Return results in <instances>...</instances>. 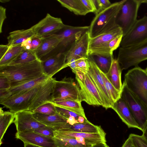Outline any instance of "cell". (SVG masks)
Masks as SVG:
<instances>
[{"instance_id":"cell-26","label":"cell","mask_w":147,"mask_h":147,"mask_svg":"<svg viewBox=\"0 0 147 147\" xmlns=\"http://www.w3.org/2000/svg\"><path fill=\"white\" fill-rule=\"evenodd\" d=\"M61 130L66 131L91 134L105 132L100 126L94 125L90 121L82 123H77L72 125H71L68 128L63 129Z\"/></svg>"},{"instance_id":"cell-8","label":"cell","mask_w":147,"mask_h":147,"mask_svg":"<svg viewBox=\"0 0 147 147\" xmlns=\"http://www.w3.org/2000/svg\"><path fill=\"white\" fill-rule=\"evenodd\" d=\"M51 97L54 102L67 100L80 101L79 88L71 78L65 77L60 81L56 80Z\"/></svg>"},{"instance_id":"cell-29","label":"cell","mask_w":147,"mask_h":147,"mask_svg":"<svg viewBox=\"0 0 147 147\" xmlns=\"http://www.w3.org/2000/svg\"><path fill=\"white\" fill-rule=\"evenodd\" d=\"M15 113L11 111H4L0 108V145L2 140L8 127L13 123Z\"/></svg>"},{"instance_id":"cell-18","label":"cell","mask_w":147,"mask_h":147,"mask_svg":"<svg viewBox=\"0 0 147 147\" xmlns=\"http://www.w3.org/2000/svg\"><path fill=\"white\" fill-rule=\"evenodd\" d=\"M33 115L37 120L46 126L51 128L54 131L68 128L71 125L67 122V118L57 112L53 115L33 113Z\"/></svg>"},{"instance_id":"cell-22","label":"cell","mask_w":147,"mask_h":147,"mask_svg":"<svg viewBox=\"0 0 147 147\" xmlns=\"http://www.w3.org/2000/svg\"><path fill=\"white\" fill-rule=\"evenodd\" d=\"M54 135L67 137L82 138L90 141L95 144L100 143L106 142V134L105 132L91 134L80 132L66 131L59 130L54 131Z\"/></svg>"},{"instance_id":"cell-33","label":"cell","mask_w":147,"mask_h":147,"mask_svg":"<svg viewBox=\"0 0 147 147\" xmlns=\"http://www.w3.org/2000/svg\"><path fill=\"white\" fill-rule=\"evenodd\" d=\"M54 140L57 147H92L83 145L74 138L54 135Z\"/></svg>"},{"instance_id":"cell-12","label":"cell","mask_w":147,"mask_h":147,"mask_svg":"<svg viewBox=\"0 0 147 147\" xmlns=\"http://www.w3.org/2000/svg\"><path fill=\"white\" fill-rule=\"evenodd\" d=\"M88 58L90 66L88 73L99 92L102 102V106L106 109L112 108L114 102L107 90L100 70L94 61Z\"/></svg>"},{"instance_id":"cell-21","label":"cell","mask_w":147,"mask_h":147,"mask_svg":"<svg viewBox=\"0 0 147 147\" xmlns=\"http://www.w3.org/2000/svg\"><path fill=\"white\" fill-rule=\"evenodd\" d=\"M123 34L121 29L117 26L112 29L90 39L89 51L98 48L117 36Z\"/></svg>"},{"instance_id":"cell-35","label":"cell","mask_w":147,"mask_h":147,"mask_svg":"<svg viewBox=\"0 0 147 147\" xmlns=\"http://www.w3.org/2000/svg\"><path fill=\"white\" fill-rule=\"evenodd\" d=\"M100 71L108 93L114 102L120 98L121 92L117 90L110 83L105 74L100 70Z\"/></svg>"},{"instance_id":"cell-50","label":"cell","mask_w":147,"mask_h":147,"mask_svg":"<svg viewBox=\"0 0 147 147\" xmlns=\"http://www.w3.org/2000/svg\"><path fill=\"white\" fill-rule=\"evenodd\" d=\"M145 70L147 72V67L146 68Z\"/></svg>"},{"instance_id":"cell-13","label":"cell","mask_w":147,"mask_h":147,"mask_svg":"<svg viewBox=\"0 0 147 147\" xmlns=\"http://www.w3.org/2000/svg\"><path fill=\"white\" fill-rule=\"evenodd\" d=\"M60 18L53 17L49 13L32 27L36 35L44 37L54 34L64 25Z\"/></svg>"},{"instance_id":"cell-7","label":"cell","mask_w":147,"mask_h":147,"mask_svg":"<svg viewBox=\"0 0 147 147\" xmlns=\"http://www.w3.org/2000/svg\"><path fill=\"white\" fill-rule=\"evenodd\" d=\"M147 0H125L117 16L116 25L122 29L123 36L129 31L137 20L139 8Z\"/></svg>"},{"instance_id":"cell-6","label":"cell","mask_w":147,"mask_h":147,"mask_svg":"<svg viewBox=\"0 0 147 147\" xmlns=\"http://www.w3.org/2000/svg\"><path fill=\"white\" fill-rule=\"evenodd\" d=\"M122 71L133 66H138L147 60V40L138 44L119 49L117 59Z\"/></svg>"},{"instance_id":"cell-15","label":"cell","mask_w":147,"mask_h":147,"mask_svg":"<svg viewBox=\"0 0 147 147\" xmlns=\"http://www.w3.org/2000/svg\"><path fill=\"white\" fill-rule=\"evenodd\" d=\"M90 37L89 31L78 39L65 55L66 65L71 61L83 58H88Z\"/></svg>"},{"instance_id":"cell-23","label":"cell","mask_w":147,"mask_h":147,"mask_svg":"<svg viewBox=\"0 0 147 147\" xmlns=\"http://www.w3.org/2000/svg\"><path fill=\"white\" fill-rule=\"evenodd\" d=\"M59 42V38L54 34L43 37L40 45L34 51L38 59L41 61L57 47Z\"/></svg>"},{"instance_id":"cell-17","label":"cell","mask_w":147,"mask_h":147,"mask_svg":"<svg viewBox=\"0 0 147 147\" xmlns=\"http://www.w3.org/2000/svg\"><path fill=\"white\" fill-rule=\"evenodd\" d=\"M16 138L27 143L41 147H57L54 138L46 137L33 131L17 132Z\"/></svg>"},{"instance_id":"cell-3","label":"cell","mask_w":147,"mask_h":147,"mask_svg":"<svg viewBox=\"0 0 147 147\" xmlns=\"http://www.w3.org/2000/svg\"><path fill=\"white\" fill-rule=\"evenodd\" d=\"M124 1L112 3L108 8L95 15L89 26V32L90 38L118 26L116 23L117 16Z\"/></svg>"},{"instance_id":"cell-28","label":"cell","mask_w":147,"mask_h":147,"mask_svg":"<svg viewBox=\"0 0 147 147\" xmlns=\"http://www.w3.org/2000/svg\"><path fill=\"white\" fill-rule=\"evenodd\" d=\"M61 5L77 15L85 16L89 13L81 0H57Z\"/></svg>"},{"instance_id":"cell-48","label":"cell","mask_w":147,"mask_h":147,"mask_svg":"<svg viewBox=\"0 0 147 147\" xmlns=\"http://www.w3.org/2000/svg\"><path fill=\"white\" fill-rule=\"evenodd\" d=\"M142 136L147 140V125L142 131Z\"/></svg>"},{"instance_id":"cell-11","label":"cell","mask_w":147,"mask_h":147,"mask_svg":"<svg viewBox=\"0 0 147 147\" xmlns=\"http://www.w3.org/2000/svg\"><path fill=\"white\" fill-rule=\"evenodd\" d=\"M147 40V16L137 20L128 32L123 37L120 45L127 47Z\"/></svg>"},{"instance_id":"cell-49","label":"cell","mask_w":147,"mask_h":147,"mask_svg":"<svg viewBox=\"0 0 147 147\" xmlns=\"http://www.w3.org/2000/svg\"><path fill=\"white\" fill-rule=\"evenodd\" d=\"M24 147H41L39 146L27 143H24Z\"/></svg>"},{"instance_id":"cell-39","label":"cell","mask_w":147,"mask_h":147,"mask_svg":"<svg viewBox=\"0 0 147 147\" xmlns=\"http://www.w3.org/2000/svg\"><path fill=\"white\" fill-rule=\"evenodd\" d=\"M93 1L97 9L96 15L105 10L112 4L109 0H93Z\"/></svg>"},{"instance_id":"cell-14","label":"cell","mask_w":147,"mask_h":147,"mask_svg":"<svg viewBox=\"0 0 147 147\" xmlns=\"http://www.w3.org/2000/svg\"><path fill=\"white\" fill-rule=\"evenodd\" d=\"M13 123L16 126L17 132H18L33 131L46 126L35 118L33 112L27 111L15 113Z\"/></svg>"},{"instance_id":"cell-36","label":"cell","mask_w":147,"mask_h":147,"mask_svg":"<svg viewBox=\"0 0 147 147\" xmlns=\"http://www.w3.org/2000/svg\"><path fill=\"white\" fill-rule=\"evenodd\" d=\"M45 115H53L56 114L57 112L55 106L52 102H48L40 105L33 112Z\"/></svg>"},{"instance_id":"cell-4","label":"cell","mask_w":147,"mask_h":147,"mask_svg":"<svg viewBox=\"0 0 147 147\" xmlns=\"http://www.w3.org/2000/svg\"><path fill=\"white\" fill-rule=\"evenodd\" d=\"M89 26H74L65 24L62 28L53 34L59 39L58 45L41 61L59 54L66 55L76 42L89 31Z\"/></svg>"},{"instance_id":"cell-5","label":"cell","mask_w":147,"mask_h":147,"mask_svg":"<svg viewBox=\"0 0 147 147\" xmlns=\"http://www.w3.org/2000/svg\"><path fill=\"white\" fill-rule=\"evenodd\" d=\"M123 82L147 108V72L137 66L125 74Z\"/></svg>"},{"instance_id":"cell-45","label":"cell","mask_w":147,"mask_h":147,"mask_svg":"<svg viewBox=\"0 0 147 147\" xmlns=\"http://www.w3.org/2000/svg\"><path fill=\"white\" fill-rule=\"evenodd\" d=\"M10 46L7 45H0V59L2 58L6 53Z\"/></svg>"},{"instance_id":"cell-46","label":"cell","mask_w":147,"mask_h":147,"mask_svg":"<svg viewBox=\"0 0 147 147\" xmlns=\"http://www.w3.org/2000/svg\"><path fill=\"white\" fill-rule=\"evenodd\" d=\"M133 143L131 138L129 136L121 147H132Z\"/></svg>"},{"instance_id":"cell-10","label":"cell","mask_w":147,"mask_h":147,"mask_svg":"<svg viewBox=\"0 0 147 147\" xmlns=\"http://www.w3.org/2000/svg\"><path fill=\"white\" fill-rule=\"evenodd\" d=\"M76 79L80 89V101L90 105L102 106L99 92L88 73L76 75Z\"/></svg>"},{"instance_id":"cell-41","label":"cell","mask_w":147,"mask_h":147,"mask_svg":"<svg viewBox=\"0 0 147 147\" xmlns=\"http://www.w3.org/2000/svg\"><path fill=\"white\" fill-rule=\"evenodd\" d=\"M81 1L89 13H93L95 15L96 14L97 9L93 0H81Z\"/></svg>"},{"instance_id":"cell-25","label":"cell","mask_w":147,"mask_h":147,"mask_svg":"<svg viewBox=\"0 0 147 147\" xmlns=\"http://www.w3.org/2000/svg\"><path fill=\"white\" fill-rule=\"evenodd\" d=\"M122 71L117 59L114 58L109 71L105 74L110 83L117 90L120 92L123 86L121 81Z\"/></svg>"},{"instance_id":"cell-32","label":"cell","mask_w":147,"mask_h":147,"mask_svg":"<svg viewBox=\"0 0 147 147\" xmlns=\"http://www.w3.org/2000/svg\"><path fill=\"white\" fill-rule=\"evenodd\" d=\"M24 49L21 45L10 47L6 53L0 59V66L10 64L17 57Z\"/></svg>"},{"instance_id":"cell-43","label":"cell","mask_w":147,"mask_h":147,"mask_svg":"<svg viewBox=\"0 0 147 147\" xmlns=\"http://www.w3.org/2000/svg\"><path fill=\"white\" fill-rule=\"evenodd\" d=\"M11 87L10 83L5 77L0 76V90H5Z\"/></svg>"},{"instance_id":"cell-20","label":"cell","mask_w":147,"mask_h":147,"mask_svg":"<svg viewBox=\"0 0 147 147\" xmlns=\"http://www.w3.org/2000/svg\"><path fill=\"white\" fill-rule=\"evenodd\" d=\"M112 109L128 128H136L140 130L128 106L121 97L114 102Z\"/></svg>"},{"instance_id":"cell-9","label":"cell","mask_w":147,"mask_h":147,"mask_svg":"<svg viewBox=\"0 0 147 147\" xmlns=\"http://www.w3.org/2000/svg\"><path fill=\"white\" fill-rule=\"evenodd\" d=\"M121 98L129 108L142 131L147 125V108L127 88L123 82Z\"/></svg>"},{"instance_id":"cell-47","label":"cell","mask_w":147,"mask_h":147,"mask_svg":"<svg viewBox=\"0 0 147 147\" xmlns=\"http://www.w3.org/2000/svg\"><path fill=\"white\" fill-rule=\"evenodd\" d=\"M92 147H109L106 144V142H102L97 144Z\"/></svg>"},{"instance_id":"cell-38","label":"cell","mask_w":147,"mask_h":147,"mask_svg":"<svg viewBox=\"0 0 147 147\" xmlns=\"http://www.w3.org/2000/svg\"><path fill=\"white\" fill-rule=\"evenodd\" d=\"M55 107L57 112L67 119L70 117H73L78 120L81 116H82L75 113L65 109L55 106Z\"/></svg>"},{"instance_id":"cell-1","label":"cell","mask_w":147,"mask_h":147,"mask_svg":"<svg viewBox=\"0 0 147 147\" xmlns=\"http://www.w3.org/2000/svg\"><path fill=\"white\" fill-rule=\"evenodd\" d=\"M55 80L51 78L40 85L0 102V103L14 113L24 111L33 112L44 103L52 102L51 94Z\"/></svg>"},{"instance_id":"cell-44","label":"cell","mask_w":147,"mask_h":147,"mask_svg":"<svg viewBox=\"0 0 147 147\" xmlns=\"http://www.w3.org/2000/svg\"><path fill=\"white\" fill-rule=\"evenodd\" d=\"M6 9L4 7L0 6V33L2 32V28L3 22L7 17L6 16Z\"/></svg>"},{"instance_id":"cell-42","label":"cell","mask_w":147,"mask_h":147,"mask_svg":"<svg viewBox=\"0 0 147 147\" xmlns=\"http://www.w3.org/2000/svg\"><path fill=\"white\" fill-rule=\"evenodd\" d=\"M43 38L35 35L31 37V50L34 51L39 47L42 42Z\"/></svg>"},{"instance_id":"cell-24","label":"cell","mask_w":147,"mask_h":147,"mask_svg":"<svg viewBox=\"0 0 147 147\" xmlns=\"http://www.w3.org/2000/svg\"><path fill=\"white\" fill-rule=\"evenodd\" d=\"M35 35L32 27L26 29L16 30L11 32L7 37V45L10 47L21 45L25 40Z\"/></svg>"},{"instance_id":"cell-31","label":"cell","mask_w":147,"mask_h":147,"mask_svg":"<svg viewBox=\"0 0 147 147\" xmlns=\"http://www.w3.org/2000/svg\"><path fill=\"white\" fill-rule=\"evenodd\" d=\"M53 102L55 106L73 112L87 119L80 101L67 100Z\"/></svg>"},{"instance_id":"cell-34","label":"cell","mask_w":147,"mask_h":147,"mask_svg":"<svg viewBox=\"0 0 147 147\" xmlns=\"http://www.w3.org/2000/svg\"><path fill=\"white\" fill-rule=\"evenodd\" d=\"M37 59H38L34 51L24 49L17 57L9 64L27 63Z\"/></svg>"},{"instance_id":"cell-2","label":"cell","mask_w":147,"mask_h":147,"mask_svg":"<svg viewBox=\"0 0 147 147\" xmlns=\"http://www.w3.org/2000/svg\"><path fill=\"white\" fill-rule=\"evenodd\" d=\"M44 74L41 61L0 66V76L6 77L11 87L38 78Z\"/></svg>"},{"instance_id":"cell-40","label":"cell","mask_w":147,"mask_h":147,"mask_svg":"<svg viewBox=\"0 0 147 147\" xmlns=\"http://www.w3.org/2000/svg\"><path fill=\"white\" fill-rule=\"evenodd\" d=\"M33 131L46 137L54 138V131L47 126L35 129Z\"/></svg>"},{"instance_id":"cell-30","label":"cell","mask_w":147,"mask_h":147,"mask_svg":"<svg viewBox=\"0 0 147 147\" xmlns=\"http://www.w3.org/2000/svg\"><path fill=\"white\" fill-rule=\"evenodd\" d=\"M71 68L75 75L85 74L87 73L90 68V64L88 58H83L70 61L67 67Z\"/></svg>"},{"instance_id":"cell-16","label":"cell","mask_w":147,"mask_h":147,"mask_svg":"<svg viewBox=\"0 0 147 147\" xmlns=\"http://www.w3.org/2000/svg\"><path fill=\"white\" fill-rule=\"evenodd\" d=\"M50 77L43 74L41 76L5 90H0V102L19 94L40 85L48 80Z\"/></svg>"},{"instance_id":"cell-51","label":"cell","mask_w":147,"mask_h":147,"mask_svg":"<svg viewBox=\"0 0 147 147\" xmlns=\"http://www.w3.org/2000/svg\"><path fill=\"white\" fill-rule=\"evenodd\" d=\"M132 147H135L134 146L133 144V146Z\"/></svg>"},{"instance_id":"cell-19","label":"cell","mask_w":147,"mask_h":147,"mask_svg":"<svg viewBox=\"0 0 147 147\" xmlns=\"http://www.w3.org/2000/svg\"><path fill=\"white\" fill-rule=\"evenodd\" d=\"M44 74L50 77L63 69L67 67L66 56L63 54H59L51 56L41 61Z\"/></svg>"},{"instance_id":"cell-27","label":"cell","mask_w":147,"mask_h":147,"mask_svg":"<svg viewBox=\"0 0 147 147\" xmlns=\"http://www.w3.org/2000/svg\"><path fill=\"white\" fill-rule=\"evenodd\" d=\"M88 58L95 63L100 71L106 74L111 67L113 59V55L105 56L97 54H89Z\"/></svg>"},{"instance_id":"cell-37","label":"cell","mask_w":147,"mask_h":147,"mask_svg":"<svg viewBox=\"0 0 147 147\" xmlns=\"http://www.w3.org/2000/svg\"><path fill=\"white\" fill-rule=\"evenodd\" d=\"M135 147H147V140L142 136L131 134L129 135Z\"/></svg>"}]
</instances>
